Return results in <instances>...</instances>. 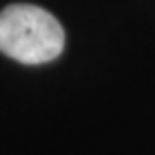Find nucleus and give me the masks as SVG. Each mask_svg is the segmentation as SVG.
I'll return each instance as SVG.
<instances>
[{
	"instance_id": "nucleus-1",
	"label": "nucleus",
	"mask_w": 155,
	"mask_h": 155,
	"mask_svg": "<svg viewBox=\"0 0 155 155\" xmlns=\"http://www.w3.org/2000/svg\"><path fill=\"white\" fill-rule=\"evenodd\" d=\"M65 32L58 19L35 5H11L0 13V52L24 65L61 56Z\"/></svg>"
}]
</instances>
